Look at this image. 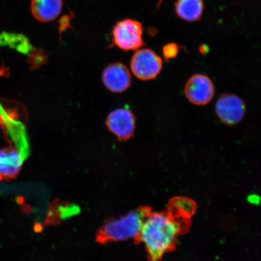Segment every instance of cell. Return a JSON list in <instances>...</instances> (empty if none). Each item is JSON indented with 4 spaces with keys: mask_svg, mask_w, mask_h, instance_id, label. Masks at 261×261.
I'll use <instances>...</instances> for the list:
<instances>
[{
    "mask_svg": "<svg viewBox=\"0 0 261 261\" xmlns=\"http://www.w3.org/2000/svg\"><path fill=\"white\" fill-rule=\"evenodd\" d=\"M112 35L113 45L124 51L138 50L145 44L142 24L132 19L117 22L113 29Z\"/></svg>",
    "mask_w": 261,
    "mask_h": 261,
    "instance_id": "3957f363",
    "label": "cell"
},
{
    "mask_svg": "<svg viewBox=\"0 0 261 261\" xmlns=\"http://www.w3.org/2000/svg\"><path fill=\"white\" fill-rule=\"evenodd\" d=\"M136 122L135 114L126 108L113 111L106 120L107 128L120 141H127L135 136Z\"/></svg>",
    "mask_w": 261,
    "mask_h": 261,
    "instance_id": "52a82bcc",
    "label": "cell"
},
{
    "mask_svg": "<svg viewBox=\"0 0 261 261\" xmlns=\"http://www.w3.org/2000/svg\"><path fill=\"white\" fill-rule=\"evenodd\" d=\"M184 93L189 102L194 105L205 106L211 102L215 96V86L206 75L195 74L186 83Z\"/></svg>",
    "mask_w": 261,
    "mask_h": 261,
    "instance_id": "8992f818",
    "label": "cell"
},
{
    "mask_svg": "<svg viewBox=\"0 0 261 261\" xmlns=\"http://www.w3.org/2000/svg\"><path fill=\"white\" fill-rule=\"evenodd\" d=\"M179 51V45L175 43H169L163 48V55L166 60H171L177 57Z\"/></svg>",
    "mask_w": 261,
    "mask_h": 261,
    "instance_id": "4fadbf2b",
    "label": "cell"
},
{
    "mask_svg": "<svg viewBox=\"0 0 261 261\" xmlns=\"http://www.w3.org/2000/svg\"><path fill=\"white\" fill-rule=\"evenodd\" d=\"M163 1V0H159L158 9L160 7V6H161V5L162 4V3Z\"/></svg>",
    "mask_w": 261,
    "mask_h": 261,
    "instance_id": "5bb4252c",
    "label": "cell"
},
{
    "mask_svg": "<svg viewBox=\"0 0 261 261\" xmlns=\"http://www.w3.org/2000/svg\"><path fill=\"white\" fill-rule=\"evenodd\" d=\"M189 219L163 212H151L143 223L137 243L144 244L149 261H159L174 249L178 237L189 227Z\"/></svg>",
    "mask_w": 261,
    "mask_h": 261,
    "instance_id": "6da1fadb",
    "label": "cell"
},
{
    "mask_svg": "<svg viewBox=\"0 0 261 261\" xmlns=\"http://www.w3.org/2000/svg\"><path fill=\"white\" fill-rule=\"evenodd\" d=\"M23 162V156L16 147L9 146L0 149V181L17 177Z\"/></svg>",
    "mask_w": 261,
    "mask_h": 261,
    "instance_id": "9c48e42d",
    "label": "cell"
},
{
    "mask_svg": "<svg viewBox=\"0 0 261 261\" xmlns=\"http://www.w3.org/2000/svg\"><path fill=\"white\" fill-rule=\"evenodd\" d=\"M195 208L193 201L187 198L178 197L171 201L168 212L174 216L189 219L194 214Z\"/></svg>",
    "mask_w": 261,
    "mask_h": 261,
    "instance_id": "7c38bea8",
    "label": "cell"
},
{
    "mask_svg": "<svg viewBox=\"0 0 261 261\" xmlns=\"http://www.w3.org/2000/svg\"><path fill=\"white\" fill-rule=\"evenodd\" d=\"M151 212L149 207H141L124 216L107 221L97 231V242L106 244L129 239L136 241Z\"/></svg>",
    "mask_w": 261,
    "mask_h": 261,
    "instance_id": "7a4b0ae2",
    "label": "cell"
},
{
    "mask_svg": "<svg viewBox=\"0 0 261 261\" xmlns=\"http://www.w3.org/2000/svg\"><path fill=\"white\" fill-rule=\"evenodd\" d=\"M163 60L154 51L149 48L139 49L130 60V70L138 79L154 80L161 73Z\"/></svg>",
    "mask_w": 261,
    "mask_h": 261,
    "instance_id": "277c9868",
    "label": "cell"
},
{
    "mask_svg": "<svg viewBox=\"0 0 261 261\" xmlns=\"http://www.w3.org/2000/svg\"><path fill=\"white\" fill-rule=\"evenodd\" d=\"M63 6V0H32L31 12L38 21L51 22L60 15Z\"/></svg>",
    "mask_w": 261,
    "mask_h": 261,
    "instance_id": "30bf717a",
    "label": "cell"
},
{
    "mask_svg": "<svg viewBox=\"0 0 261 261\" xmlns=\"http://www.w3.org/2000/svg\"><path fill=\"white\" fill-rule=\"evenodd\" d=\"M102 79L107 89L115 93L124 92L132 84L129 71L121 63L108 65L103 71Z\"/></svg>",
    "mask_w": 261,
    "mask_h": 261,
    "instance_id": "ba28073f",
    "label": "cell"
},
{
    "mask_svg": "<svg viewBox=\"0 0 261 261\" xmlns=\"http://www.w3.org/2000/svg\"><path fill=\"white\" fill-rule=\"evenodd\" d=\"M215 110L222 123L233 126L243 120L246 115V106L244 101L236 94L224 93L217 99Z\"/></svg>",
    "mask_w": 261,
    "mask_h": 261,
    "instance_id": "5b68a950",
    "label": "cell"
},
{
    "mask_svg": "<svg viewBox=\"0 0 261 261\" xmlns=\"http://www.w3.org/2000/svg\"><path fill=\"white\" fill-rule=\"evenodd\" d=\"M203 0H178L175 3V12L185 21L200 20L204 11Z\"/></svg>",
    "mask_w": 261,
    "mask_h": 261,
    "instance_id": "8fae6325",
    "label": "cell"
}]
</instances>
